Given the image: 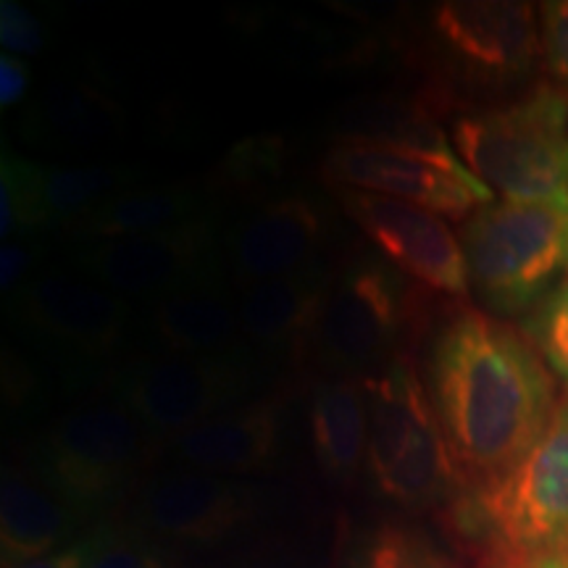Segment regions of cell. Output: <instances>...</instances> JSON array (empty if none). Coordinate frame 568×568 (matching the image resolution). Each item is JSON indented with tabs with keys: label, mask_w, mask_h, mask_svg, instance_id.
Masks as SVG:
<instances>
[{
	"label": "cell",
	"mask_w": 568,
	"mask_h": 568,
	"mask_svg": "<svg viewBox=\"0 0 568 568\" xmlns=\"http://www.w3.org/2000/svg\"><path fill=\"white\" fill-rule=\"evenodd\" d=\"M422 379L460 489H493L537 443L558 408V382L521 329L460 308L426 337Z\"/></svg>",
	"instance_id": "obj_1"
},
{
	"label": "cell",
	"mask_w": 568,
	"mask_h": 568,
	"mask_svg": "<svg viewBox=\"0 0 568 568\" xmlns=\"http://www.w3.org/2000/svg\"><path fill=\"white\" fill-rule=\"evenodd\" d=\"M458 159L503 201L568 205V92L535 82L450 122Z\"/></svg>",
	"instance_id": "obj_2"
},
{
	"label": "cell",
	"mask_w": 568,
	"mask_h": 568,
	"mask_svg": "<svg viewBox=\"0 0 568 568\" xmlns=\"http://www.w3.org/2000/svg\"><path fill=\"white\" fill-rule=\"evenodd\" d=\"M426 295L406 274L374 253H361L332 268L324 308L308 347L332 376L385 372L429 324Z\"/></svg>",
	"instance_id": "obj_3"
},
{
	"label": "cell",
	"mask_w": 568,
	"mask_h": 568,
	"mask_svg": "<svg viewBox=\"0 0 568 568\" xmlns=\"http://www.w3.org/2000/svg\"><path fill=\"white\" fill-rule=\"evenodd\" d=\"M445 521L468 556L489 545L568 552V397L527 456L487 493L460 495Z\"/></svg>",
	"instance_id": "obj_4"
},
{
	"label": "cell",
	"mask_w": 568,
	"mask_h": 568,
	"mask_svg": "<svg viewBox=\"0 0 568 568\" xmlns=\"http://www.w3.org/2000/svg\"><path fill=\"white\" fill-rule=\"evenodd\" d=\"M364 385L366 471L374 487L400 508H445L460 493V481L422 372L410 358H397Z\"/></svg>",
	"instance_id": "obj_5"
},
{
	"label": "cell",
	"mask_w": 568,
	"mask_h": 568,
	"mask_svg": "<svg viewBox=\"0 0 568 568\" xmlns=\"http://www.w3.org/2000/svg\"><path fill=\"white\" fill-rule=\"evenodd\" d=\"M153 437L119 400H92L55 418L38 437L32 474L84 521L140 489Z\"/></svg>",
	"instance_id": "obj_6"
},
{
	"label": "cell",
	"mask_w": 568,
	"mask_h": 568,
	"mask_svg": "<svg viewBox=\"0 0 568 568\" xmlns=\"http://www.w3.org/2000/svg\"><path fill=\"white\" fill-rule=\"evenodd\" d=\"M568 205L493 201L460 226L468 284L497 316H527L566 268Z\"/></svg>",
	"instance_id": "obj_7"
},
{
	"label": "cell",
	"mask_w": 568,
	"mask_h": 568,
	"mask_svg": "<svg viewBox=\"0 0 568 568\" xmlns=\"http://www.w3.org/2000/svg\"><path fill=\"white\" fill-rule=\"evenodd\" d=\"M251 387L245 355L159 353L119 368L109 395L138 416L155 445H172L195 426L243 406Z\"/></svg>",
	"instance_id": "obj_8"
},
{
	"label": "cell",
	"mask_w": 568,
	"mask_h": 568,
	"mask_svg": "<svg viewBox=\"0 0 568 568\" xmlns=\"http://www.w3.org/2000/svg\"><path fill=\"white\" fill-rule=\"evenodd\" d=\"M6 322L61 368L105 364L124 343L132 303L82 276L45 268L6 295Z\"/></svg>",
	"instance_id": "obj_9"
},
{
	"label": "cell",
	"mask_w": 568,
	"mask_h": 568,
	"mask_svg": "<svg viewBox=\"0 0 568 568\" xmlns=\"http://www.w3.org/2000/svg\"><path fill=\"white\" fill-rule=\"evenodd\" d=\"M222 258L226 261L224 243L209 213L166 230L80 243L69 253L74 272L126 301L140 297L142 303L182 290L213 287L222 274Z\"/></svg>",
	"instance_id": "obj_10"
},
{
	"label": "cell",
	"mask_w": 568,
	"mask_h": 568,
	"mask_svg": "<svg viewBox=\"0 0 568 568\" xmlns=\"http://www.w3.org/2000/svg\"><path fill=\"white\" fill-rule=\"evenodd\" d=\"M432 38L453 69L479 84H514L542 59L539 11L516 0H445L432 9Z\"/></svg>",
	"instance_id": "obj_11"
},
{
	"label": "cell",
	"mask_w": 568,
	"mask_h": 568,
	"mask_svg": "<svg viewBox=\"0 0 568 568\" xmlns=\"http://www.w3.org/2000/svg\"><path fill=\"white\" fill-rule=\"evenodd\" d=\"M345 216L368 243L418 287L445 297H468L466 255L456 232L437 213L351 187H335Z\"/></svg>",
	"instance_id": "obj_12"
},
{
	"label": "cell",
	"mask_w": 568,
	"mask_h": 568,
	"mask_svg": "<svg viewBox=\"0 0 568 568\" xmlns=\"http://www.w3.org/2000/svg\"><path fill=\"white\" fill-rule=\"evenodd\" d=\"M324 176L332 187L414 203L456 222H466L495 201L493 190L468 172L464 161H437L374 145H335L324 159Z\"/></svg>",
	"instance_id": "obj_13"
},
{
	"label": "cell",
	"mask_w": 568,
	"mask_h": 568,
	"mask_svg": "<svg viewBox=\"0 0 568 568\" xmlns=\"http://www.w3.org/2000/svg\"><path fill=\"white\" fill-rule=\"evenodd\" d=\"M329 226V213L316 197L293 193L258 205L224 237L234 282L251 287L322 264Z\"/></svg>",
	"instance_id": "obj_14"
},
{
	"label": "cell",
	"mask_w": 568,
	"mask_h": 568,
	"mask_svg": "<svg viewBox=\"0 0 568 568\" xmlns=\"http://www.w3.org/2000/svg\"><path fill=\"white\" fill-rule=\"evenodd\" d=\"M253 510L251 489L213 474H155L138 489L134 516L145 535L176 542H213L240 527Z\"/></svg>",
	"instance_id": "obj_15"
},
{
	"label": "cell",
	"mask_w": 568,
	"mask_h": 568,
	"mask_svg": "<svg viewBox=\"0 0 568 568\" xmlns=\"http://www.w3.org/2000/svg\"><path fill=\"white\" fill-rule=\"evenodd\" d=\"M124 105L98 84L80 77L51 80L19 116V138L27 145L61 155L109 153L126 134Z\"/></svg>",
	"instance_id": "obj_16"
},
{
	"label": "cell",
	"mask_w": 568,
	"mask_h": 568,
	"mask_svg": "<svg viewBox=\"0 0 568 568\" xmlns=\"http://www.w3.org/2000/svg\"><path fill=\"white\" fill-rule=\"evenodd\" d=\"M282 403L253 400L211 418L166 445L182 468L213 477H243L274 464L282 443Z\"/></svg>",
	"instance_id": "obj_17"
},
{
	"label": "cell",
	"mask_w": 568,
	"mask_h": 568,
	"mask_svg": "<svg viewBox=\"0 0 568 568\" xmlns=\"http://www.w3.org/2000/svg\"><path fill=\"white\" fill-rule=\"evenodd\" d=\"M332 268L322 264L303 272L240 287L237 316L243 337L261 353L308 347L322 316Z\"/></svg>",
	"instance_id": "obj_18"
},
{
	"label": "cell",
	"mask_w": 568,
	"mask_h": 568,
	"mask_svg": "<svg viewBox=\"0 0 568 568\" xmlns=\"http://www.w3.org/2000/svg\"><path fill=\"white\" fill-rule=\"evenodd\" d=\"M439 95H368L335 116L339 145H374L387 151L460 161L450 134L439 124Z\"/></svg>",
	"instance_id": "obj_19"
},
{
	"label": "cell",
	"mask_w": 568,
	"mask_h": 568,
	"mask_svg": "<svg viewBox=\"0 0 568 568\" xmlns=\"http://www.w3.org/2000/svg\"><path fill=\"white\" fill-rule=\"evenodd\" d=\"M84 518L55 497L34 474L3 468L0 487V560L17 568L74 542Z\"/></svg>",
	"instance_id": "obj_20"
},
{
	"label": "cell",
	"mask_w": 568,
	"mask_h": 568,
	"mask_svg": "<svg viewBox=\"0 0 568 568\" xmlns=\"http://www.w3.org/2000/svg\"><path fill=\"white\" fill-rule=\"evenodd\" d=\"M145 305V326L163 353L174 355H243L247 345L240 326L237 303L219 284L182 290Z\"/></svg>",
	"instance_id": "obj_21"
},
{
	"label": "cell",
	"mask_w": 568,
	"mask_h": 568,
	"mask_svg": "<svg viewBox=\"0 0 568 568\" xmlns=\"http://www.w3.org/2000/svg\"><path fill=\"white\" fill-rule=\"evenodd\" d=\"M311 445L324 477L353 485L368 453V395L364 379L332 376L311 395Z\"/></svg>",
	"instance_id": "obj_22"
},
{
	"label": "cell",
	"mask_w": 568,
	"mask_h": 568,
	"mask_svg": "<svg viewBox=\"0 0 568 568\" xmlns=\"http://www.w3.org/2000/svg\"><path fill=\"white\" fill-rule=\"evenodd\" d=\"M203 213V201L195 190L184 184H161V187H134L111 197L101 209L77 222L67 234L80 243H103V240L132 237L166 226L182 224Z\"/></svg>",
	"instance_id": "obj_23"
},
{
	"label": "cell",
	"mask_w": 568,
	"mask_h": 568,
	"mask_svg": "<svg viewBox=\"0 0 568 568\" xmlns=\"http://www.w3.org/2000/svg\"><path fill=\"white\" fill-rule=\"evenodd\" d=\"M142 169L122 161L45 166L48 230H71L111 197L140 187Z\"/></svg>",
	"instance_id": "obj_24"
},
{
	"label": "cell",
	"mask_w": 568,
	"mask_h": 568,
	"mask_svg": "<svg viewBox=\"0 0 568 568\" xmlns=\"http://www.w3.org/2000/svg\"><path fill=\"white\" fill-rule=\"evenodd\" d=\"M48 232L45 166L3 151L0 159V237L17 240Z\"/></svg>",
	"instance_id": "obj_25"
},
{
	"label": "cell",
	"mask_w": 568,
	"mask_h": 568,
	"mask_svg": "<svg viewBox=\"0 0 568 568\" xmlns=\"http://www.w3.org/2000/svg\"><path fill=\"white\" fill-rule=\"evenodd\" d=\"M353 568H458V564L424 531L385 524L368 535Z\"/></svg>",
	"instance_id": "obj_26"
},
{
	"label": "cell",
	"mask_w": 568,
	"mask_h": 568,
	"mask_svg": "<svg viewBox=\"0 0 568 568\" xmlns=\"http://www.w3.org/2000/svg\"><path fill=\"white\" fill-rule=\"evenodd\" d=\"M518 329L539 353L552 379L564 387V397H568V276L521 318Z\"/></svg>",
	"instance_id": "obj_27"
},
{
	"label": "cell",
	"mask_w": 568,
	"mask_h": 568,
	"mask_svg": "<svg viewBox=\"0 0 568 568\" xmlns=\"http://www.w3.org/2000/svg\"><path fill=\"white\" fill-rule=\"evenodd\" d=\"M284 169V142L274 134H255L232 148L219 174L234 193H258L274 184Z\"/></svg>",
	"instance_id": "obj_28"
},
{
	"label": "cell",
	"mask_w": 568,
	"mask_h": 568,
	"mask_svg": "<svg viewBox=\"0 0 568 568\" xmlns=\"http://www.w3.org/2000/svg\"><path fill=\"white\" fill-rule=\"evenodd\" d=\"M88 568H169L151 537L134 527H95V550Z\"/></svg>",
	"instance_id": "obj_29"
},
{
	"label": "cell",
	"mask_w": 568,
	"mask_h": 568,
	"mask_svg": "<svg viewBox=\"0 0 568 568\" xmlns=\"http://www.w3.org/2000/svg\"><path fill=\"white\" fill-rule=\"evenodd\" d=\"M542 59L552 82L568 92V0H550L539 6Z\"/></svg>",
	"instance_id": "obj_30"
},
{
	"label": "cell",
	"mask_w": 568,
	"mask_h": 568,
	"mask_svg": "<svg viewBox=\"0 0 568 568\" xmlns=\"http://www.w3.org/2000/svg\"><path fill=\"white\" fill-rule=\"evenodd\" d=\"M45 253L48 240L42 234L6 240L0 247V290H3V295H11L27 280H32L45 261Z\"/></svg>",
	"instance_id": "obj_31"
},
{
	"label": "cell",
	"mask_w": 568,
	"mask_h": 568,
	"mask_svg": "<svg viewBox=\"0 0 568 568\" xmlns=\"http://www.w3.org/2000/svg\"><path fill=\"white\" fill-rule=\"evenodd\" d=\"M0 42H3V51L11 55H38L45 48V30L27 6L17 0H3L0 3Z\"/></svg>",
	"instance_id": "obj_32"
},
{
	"label": "cell",
	"mask_w": 568,
	"mask_h": 568,
	"mask_svg": "<svg viewBox=\"0 0 568 568\" xmlns=\"http://www.w3.org/2000/svg\"><path fill=\"white\" fill-rule=\"evenodd\" d=\"M474 568H568V552H524L503 545L474 552Z\"/></svg>",
	"instance_id": "obj_33"
},
{
	"label": "cell",
	"mask_w": 568,
	"mask_h": 568,
	"mask_svg": "<svg viewBox=\"0 0 568 568\" xmlns=\"http://www.w3.org/2000/svg\"><path fill=\"white\" fill-rule=\"evenodd\" d=\"M32 71L27 67L19 55L3 53L0 55V105L6 111L19 105L27 98V90H30Z\"/></svg>",
	"instance_id": "obj_34"
},
{
	"label": "cell",
	"mask_w": 568,
	"mask_h": 568,
	"mask_svg": "<svg viewBox=\"0 0 568 568\" xmlns=\"http://www.w3.org/2000/svg\"><path fill=\"white\" fill-rule=\"evenodd\" d=\"M92 550H95V529L90 535H84L74 542L67 545V548L51 552V556L32 560V564L17 566V568H88Z\"/></svg>",
	"instance_id": "obj_35"
},
{
	"label": "cell",
	"mask_w": 568,
	"mask_h": 568,
	"mask_svg": "<svg viewBox=\"0 0 568 568\" xmlns=\"http://www.w3.org/2000/svg\"><path fill=\"white\" fill-rule=\"evenodd\" d=\"M566 272H568V237H566Z\"/></svg>",
	"instance_id": "obj_36"
}]
</instances>
